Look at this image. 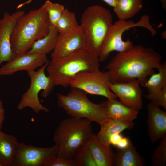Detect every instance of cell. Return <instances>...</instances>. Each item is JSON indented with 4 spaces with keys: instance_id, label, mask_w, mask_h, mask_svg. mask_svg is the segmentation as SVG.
<instances>
[{
    "instance_id": "obj_7",
    "label": "cell",
    "mask_w": 166,
    "mask_h": 166,
    "mask_svg": "<svg viewBox=\"0 0 166 166\" xmlns=\"http://www.w3.org/2000/svg\"><path fill=\"white\" fill-rule=\"evenodd\" d=\"M49 61L37 70L27 72L30 80V87L22 95L17 106V109L22 110L25 108H31L36 113L41 111L49 113V109L40 103L38 94L42 90L41 95L44 98L48 97L52 92L55 85L52 81L45 73V70Z\"/></svg>"
},
{
    "instance_id": "obj_9",
    "label": "cell",
    "mask_w": 166,
    "mask_h": 166,
    "mask_svg": "<svg viewBox=\"0 0 166 166\" xmlns=\"http://www.w3.org/2000/svg\"><path fill=\"white\" fill-rule=\"evenodd\" d=\"M109 82L106 72L99 69L79 73L71 81L70 86L81 89L87 93L103 96L108 100L116 99V96L108 87Z\"/></svg>"
},
{
    "instance_id": "obj_5",
    "label": "cell",
    "mask_w": 166,
    "mask_h": 166,
    "mask_svg": "<svg viewBox=\"0 0 166 166\" xmlns=\"http://www.w3.org/2000/svg\"><path fill=\"white\" fill-rule=\"evenodd\" d=\"M81 22L86 37V49L98 57L104 39L113 24L111 13L101 6L92 5L83 12Z\"/></svg>"
},
{
    "instance_id": "obj_16",
    "label": "cell",
    "mask_w": 166,
    "mask_h": 166,
    "mask_svg": "<svg viewBox=\"0 0 166 166\" xmlns=\"http://www.w3.org/2000/svg\"><path fill=\"white\" fill-rule=\"evenodd\" d=\"M91 152L97 166H112L114 154L111 148L102 144L92 133L84 144Z\"/></svg>"
},
{
    "instance_id": "obj_19",
    "label": "cell",
    "mask_w": 166,
    "mask_h": 166,
    "mask_svg": "<svg viewBox=\"0 0 166 166\" xmlns=\"http://www.w3.org/2000/svg\"><path fill=\"white\" fill-rule=\"evenodd\" d=\"M18 142L14 135L0 131V164L13 166Z\"/></svg>"
},
{
    "instance_id": "obj_29",
    "label": "cell",
    "mask_w": 166,
    "mask_h": 166,
    "mask_svg": "<svg viewBox=\"0 0 166 166\" xmlns=\"http://www.w3.org/2000/svg\"><path fill=\"white\" fill-rule=\"evenodd\" d=\"M130 139L122 136L120 133L113 136L110 140L111 144L117 146L118 148H122L126 146L128 144Z\"/></svg>"
},
{
    "instance_id": "obj_34",
    "label": "cell",
    "mask_w": 166,
    "mask_h": 166,
    "mask_svg": "<svg viewBox=\"0 0 166 166\" xmlns=\"http://www.w3.org/2000/svg\"><path fill=\"white\" fill-rule=\"evenodd\" d=\"M33 0H28L27 1H26V2H24L23 3V4L24 5H25L27 4H28L30 3Z\"/></svg>"
},
{
    "instance_id": "obj_10",
    "label": "cell",
    "mask_w": 166,
    "mask_h": 166,
    "mask_svg": "<svg viewBox=\"0 0 166 166\" xmlns=\"http://www.w3.org/2000/svg\"><path fill=\"white\" fill-rule=\"evenodd\" d=\"M58 148L38 147L18 142L13 166H47L57 156Z\"/></svg>"
},
{
    "instance_id": "obj_27",
    "label": "cell",
    "mask_w": 166,
    "mask_h": 166,
    "mask_svg": "<svg viewBox=\"0 0 166 166\" xmlns=\"http://www.w3.org/2000/svg\"><path fill=\"white\" fill-rule=\"evenodd\" d=\"M152 164L154 166H164L166 164V135L160 139L158 145L154 150Z\"/></svg>"
},
{
    "instance_id": "obj_8",
    "label": "cell",
    "mask_w": 166,
    "mask_h": 166,
    "mask_svg": "<svg viewBox=\"0 0 166 166\" xmlns=\"http://www.w3.org/2000/svg\"><path fill=\"white\" fill-rule=\"evenodd\" d=\"M148 15L142 17L137 23L131 20H118L112 24L107 33L102 46L98 57L100 62L106 60L111 52L116 51L118 52L129 50L134 45L130 39L124 41L122 36L123 33L131 28L141 26L150 30L152 27L149 21Z\"/></svg>"
},
{
    "instance_id": "obj_28",
    "label": "cell",
    "mask_w": 166,
    "mask_h": 166,
    "mask_svg": "<svg viewBox=\"0 0 166 166\" xmlns=\"http://www.w3.org/2000/svg\"><path fill=\"white\" fill-rule=\"evenodd\" d=\"M47 166H75V165L73 159H66L57 156L50 160Z\"/></svg>"
},
{
    "instance_id": "obj_14",
    "label": "cell",
    "mask_w": 166,
    "mask_h": 166,
    "mask_svg": "<svg viewBox=\"0 0 166 166\" xmlns=\"http://www.w3.org/2000/svg\"><path fill=\"white\" fill-rule=\"evenodd\" d=\"M24 13L22 10L11 14L5 12L0 19V66L3 62H8L14 57L10 44L11 35L17 20Z\"/></svg>"
},
{
    "instance_id": "obj_18",
    "label": "cell",
    "mask_w": 166,
    "mask_h": 166,
    "mask_svg": "<svg viewBox=\"0 0 166 166\" xmlns=\"http://www.w3.org/2000/svg\"><path fill=\"white\" fill-rule=\"evenodd\" d=\"M144 160L136 151L130 140L125 147L118 148L114 154L112 166H143Z\"/></svg>"
},
{
    "instance_id": "obj_4",
    "label": "cell",
    "mask_w": 166,
    "mask_h": 166,
    "mask_svg": "<svg viewBox=\"0 0 166 166\" xmlns=\"http://www.w3.org/2000/svg\"><path fill=\"white\" fill-rule=\"evenodd\" d=\"M92 122L86 119L71 117L62 120L53 136V141L58 148L57 156L72 159L92 133Z\"/></svg>"
},
{
    "instance_id": "obj_3",
    "label": "cell",
    "mask_w": 166,
    "mask_h": 166,
    "mask_svg": "<svg viewBox=\"0 0 166 166\" xmlns=\"http://www.w3.org/2000/svg\"><path fill=\"white\" fill-rule=\"evenodd\" d=\"M100 62L98 57L86 49L62 58H51L46 69L55 85L65 88L70 86L79 73L99 69Z\"/></svg>"
},
{
    "instance_id": "obj_6",
    "label": "cell",
    "mask_w": 166,
    "mask_h": 166,
    "mask_svg": "<svg viewBox=\"0 0 166 166\" xmlns=\"http://www.w3.org/2000/svg\"><path fill=\"white\" fill-rule=\"evenodd\" d=\"M87 94L81 89L71 88L66 95L57 94L58 105L71 117L86 119L100 125L109 118L106 101L95 104L89 99Z\"/></svg>"
},
{
    "instance_id": "obj_15",
    "label": "cell",
    "mask_w": 166,
    "mask_h": 166,
    "mask_svg": "<svg viewBox=\"0 0 166 166\" xmlns=\"http://www.w3.org/2000/svg\"><path fill=\"white\" fill-rule=\"evenodd\" d=\"M159 107L152 101L147 105L148 134L153 143L166 135V112Z\"/></svg>"
},
{
    "instance_id": "obj_2",
    "label": "cell",
    "mask_w": 166,
    "mask_h": 166,
    "mask_svg": "<svg viewBox=\"0 0 166 166\" xmlns=\"http://www.w3.org/2000/svg\"><path fill=\"white\" fill-rule=\"evenodd\" d=\"M50 26L43 5L20 16L16 21L11 37L14 57L26 53L35 41L46 35Z\"/></svg>"
},
{
    "instance_id": "obj_13",
    "label": "cell",
    "mask_w": 166,
    "mask_h": 166,
    "mask_svg": "<svg viewBox=\"0 0 166 166\" xmlns=\"http://www.w3.org/2000/svg\"><path fill=\"white\" fill-rule=\"evenodd\" d=\"M46 55L25 53L14 57L0 68V75H11L21 71L35 70L48 61Z\"/></svg>"
},
{
    "instance_id": "obj_25",
    "label": "cell",
    "mask_w": 166,
    "mask_h": 166,
    "mask_svg": "<svg viewBox=\"0 0 166 166\" xmlns=\"http://www.w3.org/2000/svg\"><path fill=\"white\" fill-rule=\"evenodd\" d=\"M73 159L75 166H97L91 152L85 145L77 149Z\"/></svg>"
},
{
    "instance_id": "obj_30",
    "label": "cell",
    "mask_w": 166,
    "mask_h": 166,
    "mask_svg": "<svg viewBox=\"0 0 166 166\" xmlns=\"http://www.w3.org/2000/svg\"><path fill=\"white\" fill-rule=\"evenodd\" d=\"M159 106L166 109V85L162 88L160 93L155 102Z\"/></svg>"
},
{
    "instance_id": "obj_12",
    "label": "cell",
    "mask_w": 166,
    "mask_h": 166,
    "mask_svg": "<svg viewBox=\"0 0 166 166\" xmlns=\"http://www.w3.org/2000/svg\"><path fill=\"white\" fill-rule=\"evenodd\" d=\"M140 82L135 79L127 82H109V89L118 97L124 105L138 111L143 107V91Z\"/></svg>"
},
{
    "instance_id": "obj_11",
    "label": "cell",
    "mask_w": 166,
    "mask_h": 166,
    "mask_svg": "<svg viewBox=\"0 0 166 166\" xmlns=\"http://www.w3.org/2000/svg\"><path fill=\"white\" fill-rule=\"evenodd\" d=\"M86 45L85 31L81 25H79L68 32L58 33L56 46L51 53V58L69 55L86 49Z\"/></svg>"
},
{
    "instance_id": "obj_35",
    "label": "cell",
    "mask_w": 166,
    "mask_h": 166,
    "mask_svg": "<svg viewBox=\"0 0 166 166\" xmlns=\"http://www.w3.org/2000/svg\"><path fill=\"white\" fill-rule=\"evenodd\" d=\"M0 166H1V165H0Z\"/></svg>"
},
{
    "instance_id": "obj_33",
    "label": "cell",
    "mask_w": 166,
    "mask_h": 166,
    "mask_svg": "<svg viewBox=\"0 0 166 166\" xmlns=\"http://www.w3.org/2000/svg\"><path fill=\"white\" fill-rule=\"evenodd\" d=\"M162 6L164 9H166V0H161Z\"/></svg>"
},
{
    "instance_id": "obj_17",
    "label": "cell",
    "mask_w": 166,
    "mask_h": 166,
    "mask_svg": "<svg viewBox=\"0 0 166 166\" xmlns=\"http://www.w3.org/2000/svg\"><path fill=\"white\" fill-rule=\"evenodd\" d=\"M100 130L97 135L99 141L106 147L111 148L110 140L114 135L125 130L133 128V122L120 121L108 118L100 125Z\"/></svg>"
},
{
    "instance_id": "obj_23",
    "label": "cell",
    "mask_w": 166,
    "mask_h": 166,
    "mask_svg": "<svg viewBox=\"0 0 166 166\" xmlns=\"http://www.w3.org/2000/svg\"><path fill=\"white\" fill-rule=\"evenodd\" d=\"M142 7V0H118L114 10L119 20H127L138 13Z\"/></svg>"
},
{
    "instance_id": "obj_22",
    "label": "cell",
    "mask_w": 166,
    "mask_h": 166,
    "mask_svg": "<svg viewBox=\"0 0 166 166\" xmlns=\"http://www.w3.org/2000/svg\"><path fill=\"white\" fill-rule=\"evenodd\" d=\"M58 32L56 28L50 25L48 34L42 38L35 41L27 54H41L46 55L52 52L55 48Z\"/></svg>"
},
{
    "instance_id": "obj_1",
    "label": "cell",
    "mask_w": 166,
    "mask_h": 166,
    "mask_svg": "<svg viewBox=\"0 0 166 166\" xmlns=\"http://www.w3.org/2000/svg\"><path fill=\"white\" fill-rule=\"evenodd\" d=\"M161 55L150 47L134 45L128 51L118 52L113 56L105 69L109 82H127L136 79L141 85L161 66Z\"/></svg>"
},
{
    "instance_id": "obj_24",
    "label": "cell",
    "mask_w": 166,
    "mask_h": 166,
    "mask_svg": "<svg viewBox=\"0 0 166 166\" xmlns=\"http://www.w3.org/2000/svg\"><path fill=\"white\" fill-rule=\"evenodd\" d=\"M78 25L75 14L65 9L55 27L58 33H62L69 31Z\"/></svg>"
},
{
    "instance_id": "obj_20",
    "label": "cell",
    "mask_w": 166,
    "mask_h": 166,
    "mask_svg": "<svg viewBox=\"0 0 166 166\" xmlns=\"http://www.w3.org/2000/svg\"><path fill=\"white\" fill-rule=\"evenodd\" d=\"M158 72L150 76L142 86L146 87L148 92L145 95L147 99L155 102L160 95L163 88L166 85V62L164 61L157 69Z\"/></svg>"
},
{
    "instance_id": "obj_32",
    "label": "cell",
    "mask_w": 166,
    "mask_h": 166,
    "mask_svg": "<svg viewBox=\"0 0 166 166\" xmlns=\"http://www.w3.org/2000/svg\"><path fill=\"white\" fill-rule=\"evenodd\" d=\"M107 4L113 8H114L118 0H102Z\"/></svg>"
},
{
    "instance_id": "obj_21",
    "label": "cell",
    "mask_w": 166,
    "mask_h": 166,
    "mask_svg": "<svg viewBox=\"0 0 166 166\" xmlns=\"http://www.w3.org/2000/svg\"><path fill=\"white\" fill-rule=\"evenodd\" d=\"M106 105L109 118L133 122L137 117L138 111L124 105L116 99L107 100Z\"/></svg>"
},
{
    "instance_id": "obj_26",
    "label": "cell",
    "mask_w": 166,
    "mask_h": 166,
    "mask_svg": "<svg viewBox=\"0 0 166 166\" xmlns=\"http://www.w3.org/2000/svg\"><path fill=\"white\" fill-rule=\"evenodd\" d=\"M45 9L50 25L55 27L65 8L64 6L47 0L43 5Z\"/></svg>"
},
{
    "instance_id": "obj_31",
    "label": "cell",
    "mask_w": 166,
    "mask_h": 166,
    "mask_svg": "<svg viewBox=\"0 0 166 166\" xmlns=\"http://www.w3.org/2000/svg\"><path fill=\"white\" fill-rule=\"evenodd\" d=\"M5 119V110L2 102L0 99V131H1Z\"/></svg>"
}]
</instances>
